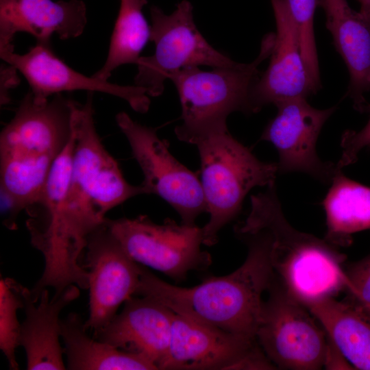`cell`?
Here are the masks:
<instances>
[{"instance_id": "obj_26", "label": "cell", "mask_w": 370, "mask_h": 370, "mask_svg": "<svg viewBox=\"0 0 370 370\" xmlns=\"http://www.w3.org/2000/svg\"><path fill=\"white\" fill-rule=\"evenodd\" d=\"M349 282L347 291L358 303V308L370 310V254L345 267Z\"/></svg>"}, {"instance_id": "obj_14", "label": "cell", "mask_w": 370, "mask_h": 370, "mask_svg": "<svg viewBox=\"0 0 370 370\" xmlns=\"http://www.w3.org/2000/svg\"><path fill=\"white\" fill-rule=\"evenodd\" d=\"M258 345L255 338L204 325L173 312L169 352L162 369H241Z\"/></svg>"}, {"instance_id": "obj_3", "label": "cell", "mask_w": 370, "mask_h": 370, "mask_svg": "<svg viewBox=\"0 0 370 370\" xmlns=\"http://www.w3.org/2000/svg\"><path fill=\"white\" fill-rule=\"evenodd\" d=\"M74 101L61 93L36 102L29 91L0 135V184L4 225L40 195L73 134Z\"/></svg>"}, {"instance_id": "obj_6", "label": "cell", "mask_w": 370, "mask_h": 370, "mask_svg": "<svg viewBox=\"0 0 370 370\" xmlns=\"http://www.w3.org/2000/svg\"><path fill=\"white\" fill-rule=\"evenodd\" d=\"M275 39V33L265 35L260 53L251 62H235L210 71L191 66L169 75L182 106L183 122L175 129L178 139L192 144L206 133L227 127L226 119L232 112L251 114L250 90L260 75L258 66L272 53Z\"/></svg>"}, {"instance_id": "obj_30", "label": "cell", "mask_w": 370, "mask_h": 370, "mask_svg": "<svg viewBox=\"0 0 370 370\" xmlns=\"http://www.w3.org/2000/svg\"><path fill=\"white\" fill-rule=\"evenodd\" d=\"M360 309V308H359ZM365 314V316L370 320V310H363L360 309Z\"/></svg>"}, {"instance_id": "obj_23", "label": "cell", "mask_w": 370, "mask_h": 370, "mask_svg": "<svg viewBox=\"0 0 370 370\" xmlns=\"http://www.w3.org/2000/svg\"><path fill=\"white\" fill-rule=\"evenodd\" d=\"M147 0H121L106 60L92 77L108 81L112 73L126 64H137L140 54L150 40V27L142 9Z\"/></svg>"}, {"instance_id": "obj_24", "label": "cell", "mask_w": 370, "mask_h": 370, "mask_svg": "<svg viewBox=\"0 0 370 370\" xmlns=\"http://www.w3.org/2000/svg\"><path fill=\"white\" fill-rule=\"evenodd\" d=\"M23 308L21 284L11 278L0 280V348L11 369H18L15 352L19 345L21 324L16 312Z\"/></svg>"}, {"instance_id": "obj_17", "label": "cell", "mask_w": 370, "mask_h": 370, "mask_svg": "<svg viewBox=\"0 0 370 370\" xmlns=\"http://www.w3.org/2000/svg\"><path fill=\"white\" fill-rule=\"evenodd\" d=\"M86 22L82 0H0V53L14 51L12 41L18 32L49 44L53 34L61 40L79 36Z\"/></svg>"}, {"instance_id": "obj_15", "label": "cell", "mask_w": 370, "mask_h": 370, "mask_svg": "<svg viewBox=\"0 0 370 370\" xmlns=\"http://www.w3.org/2000/svg\"><path fill=\"white\" fill-rule=\"evenodd\" d=\"M276 22L275 44L267 69L249 93L251 114L268 104L315 94L302 57L296 26L286 0H271Z\"/></svg>"}, {"instance_id": "obj_22", "label": "cell", "mask_w": 370, "mask_h": 370, "mask_svg": "<svg viewBox=\"0 0 370 370\" xmlns=\"http://www.w3.org/2000/svg\"><path fill=\"white\" fill-rule=\"evenodd\" d=\"M322 206L325 239L336 247L349 245L353 234L370 229V187L347 177L341 170L333 177Z\"/></svg>"}, {"instance_id": "obj_7", "label": "cell", "mask_w": 370, "mask_h": 370, "mask_svg": "<svg viewBox=\"0 0 370 370\" xmlns=\"http://www.w3.org/2000/svg\"><path fill=\"white\" fill-rule=\"evenodd\" d=\"M262 301L255 338L277 369L318 370L325 367L330 339L308 308L276 277Z\"/></svg>"}, {"instance_id": "obj_5", "label": "cell", "mask_w": 370, "mask_h": 370, "mask_svg": "<svg viewBox=\"0 0 370 370\" xmlns=\"http://www.w3.org/2000/svg\"><path fill=\"white\" fill-rule=\"evenodd\" d=\"M193 144L199 153L200 181L210 214L201 227L203 244L212 246L219 231L240 213L247 193L254 187L275 182L278 164L258 159L227 127L206 133Z\"/></svg>"}, {"instance_id": "obj_25", "label": "cell", "mask_w": 370, "mask_h": 370, "mask_svg": "<svg viewBox=\"0 0 370 370\" xmlns=\"http://www.w3.org/2000/svg\"><path fill=\"white\" fill-rule=\"evenodd\" d=\"M297 28L302 57L314 93L321 88L314 34V15L318 0H286Z\"/></svg>"}, {"instance_id": "obj_11", "label": "cell", "mask_w": 370, "mask_h": 370, "mask_svg": "<svg viewBox=\"0 0 370 370\" xmlns=\"http://www.w3.org/2000/svg\"><path fill=\"white\" fill-rule=\"evenodd\" d=\"M275 106L277 114L266 125L260 139L276 149L278 173L301 172L331 183L341 169L336 163L321 160L316 147L321 129L336 107L317 109L302 97L285 100Z\"/></svg>"}, {"instance_id": "obj_20", "label": "cell", "mask_w": 370, "mask_h": 370, "mask_svg": "<svg viewBox=\"0 0 370 370\" xmlns=\"http://www.w3.org/2000/svg\"><path fill=\"white\" fill-rule=\"evenodd\" d=\"M306 307L354 369L370 370V320L356 306L330 297Z\"/></svg>"}, {"instance_id": "obj_1", "label": "cell", "mask_w": 370, "mask_h": 370, "mask_svg": "<svg viewBox=\"0 0 370 370\" xmlns=\"http://www.w3.org/2000/svg\"><path fill=\"white\" fill-rule=\"evenodd\" d=\"M117 162L101 150L81 147L72 158L68 188L47 186L30 210L33 244L49 261L65 267L82 264L89 236L106 213L130 198Z\"/></svg>"}, {"instance_id": "obj_12", "label": "cell", "mask_w": 370, "mask_h": 370, "mask_svg": "<svg viewBox=\"0 0 370 370\" xmlns=\"http://www.w3.org/2000/svg\"><path fill=\"white\" fill-rule=\"evenodd\" d=\"M86 252L89 317L84 325L94 333L108 324L119 307L135 295L140 270V264L126 253L106 222L89 236Z\"/></svg>"}, {"instance_id": "obj_29", "label": "cell", "mask_w": 370, "mask_h": 370, "mask_svg": "<svg viewBox=\"0 0 370 370\" xmlns=\"http://www.w3.org/2000/svg\"><path fill=\"white\" fill-rule=\"evenodd\" d=\"M360 3L359 14L370 25V0H358Z\"/></svg>"}, {"instance_id": "obj_10", "label": "cell", "mask_w": 370, "mask_h": 370, "mask_svg": "<svg viewBox=\"0 0 370 370\" xmlns=\"http://www.w3.org/2000/svg\"><path fill=\"white\" fill-rule=\"evenodd\" d=\"M116 123L127 139L139 164L146 194H154L169 203L180 214L182 223L195 225L206 212L201 181L197 175L176 160L169 143L159 138L156 130L134 121L126 112L116 116Z\"/></svg>"}, {"instance_id": "obj_21", "label": "cell", "mask_w": 370, "mask_h": 370, "mask_svg": "<svg viewBox=\"0 0 370 370\" xmlns=\"http://www.w3.org/2000/svg\"><path fill=\"white\" fill-rule=\"evenodd\" d=\"M84 322L75 312L61 320V338L70 370L158 369L143 356L90 338Z\"/></svg>"}, {"instance_id": "obj_16", "label": "cell", "mask_w": 370, "mask_h": 370, "mask_svg": "<svg viewBox=\"0 0 370 370\" xmlns=\"http://www.w3.org/2000/svg\"><path fill=\"white\" fill-rule=\"evenodd\" d=\"M173 312L157 299L132 296L93 338L148 359L158 369L167 357Z\"/></svg>"}, {"instance_id": "obj_18", "label": "cell", "mask_w": 370, "mask_h": 370, "mask_svg": "<svg viewBox=\"0 0 370 370\" xmlns=\"http://www.w3.org/2000/svg\"><path fill=\"white\" fill-rule=\"evenodd\" d=\"M21 292L25 319L21 326L19 345L25 351L27 369H66L64 349L60 343L59 316L64 307L79 297V287L71 285L60 296L51 299L45 288L40 293L38 306L28 288L21 285Z\"/></svg>"}, {"instance_id": "obj_8", "label": "cell", "mask_w": 370, "mask_h": 370, "mask_svg": "<svg viewBox=\"0 0 370 370\" xmlns=\"http://www.w3.org/2000/svg\"><path fill=\"white\" fill-rule=\"evenodd\" d=\"M150 13V40L155 44V52L140 57L134 78V85L143 88L149 97L160 95L165 80L182 68L224 67L235 62L213 48L199 32L189 1H181L169 15L156 6L151 8Z\"/></svg>"}, {"instance_id": "obj_9", "label": "cell", "mask_w": 370, "mask_h": 370, "mask_svg": "<svg viewBox=\"0 0 370 370\" xmlns=\"http://www.w3.org/2000/svg\"><path fill=\"white\" fill-rule=\"evenodd\" d=\"M106 225L135 262L181 282L188 272L206 269L210 255L201 249L202 230L196 225L177 224L167 218L162 224L147 216L106 219Z\"/></svg>"}, {"instance_id": "obj_13", "label": "cell", "mask_w": 370, "mask_h": 370, "mask_svg": "<svg viewBox=\"0 0 370 370\" xmlns=\"http://www.w3.org/2000/svg\"><path fill=\"white\" fill-rule=\"evenodd\" d=\"M0 56L26 78L36 102L45 101L50 96L62 92L87 90L120 97L138 112L145 113L149 110V96L143 88L136 85L121 86L92 76L87 77L57 57L51 43L36 42L25 54L13 51L0 53Z\"/></svg>"}, {"instance_id": "obj_28", "label": "cell", "mask_w": 370, "mask_h": 370, "mask_svg": "<svg viewBox=\"0 0 370 370\" xmlns=\"http://www.w3.org/2000/svg\"><path fill=\"white\" fill-rule=\"evenodd\" d=\"M17 70L14 66L5 64L1 67V105H5L9 102V91L11 88L18 85L19 79L16 73Z\"/></svg>"}, {"instance_id": "obj_19", "label": "cell", "mask_w": 370, "mask_h": 370, "mask_svg": "<svg viewBox=\"0 0 370 370\" xmlns=\"http://www.w3.org/2000/svg\"><path fill=\"white\" fill-rule=\"evenodd\" d=\"M327 29L349 73L347 95L358 112H368L365 94L370 90V25L347 0H318Z\"/></svg>"}, {"instance_id": "obj_27", "label": "cell", "mask_w": 370, "mask_h": 370, "mask_svg": "<svg viewBox=\"0 0 370 370\" xmlns=\"http://www.w3.org/2000/svg\"><path fill=\"white\" fill-rule=\"evenodd\" d=\"M368 112H370V104ZM341 146L342 153L336 164L342 169L354 163L362 149L370 147V117L361 130L344 132L341 136Z\"/></svg>"}, {"instance_id": "obj_2", "label": "cell", "mask_w": 370, "mask_h": 370, "mask_svg": "<svg viewBox=\"0 0 370 370\" xmlns=\"http://www.w3.org/2000/svg\"><path fill=\"white\" fill-rule=\"evenodd\" d=\"M236 236L245 241L248 253L243 264L232 273L183 288L162 281L140 264L134 295L151 297L195 322L256 339L262 295L275 275L271 238L263 227Z\"/></svg>"}, {"instance_id": "obj_4", "label": "cell", "mask_w": 370, "mask_h": 370, "mask_svg": "<svg viewBox=\"0 0 370 370\" xmlns=\"http://www.w3.org/2000/svg\"><path fill=\"white\" fill-rule=\"evenodd\" d=\"M264 227L271 235L274 273L286 291L304 306L347 291L346 256L325 239L294 228L286 219L275 182L251 197L246 219L234 227L244 232Z\"/></svg>"}]
</instances>
